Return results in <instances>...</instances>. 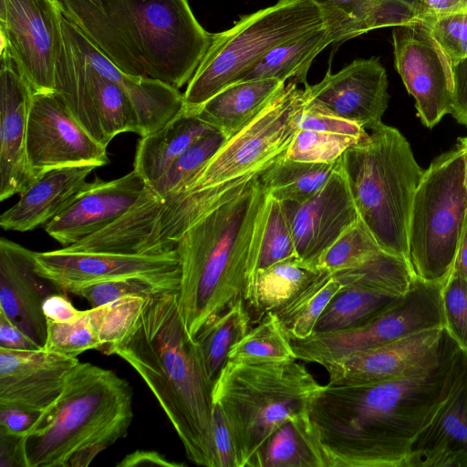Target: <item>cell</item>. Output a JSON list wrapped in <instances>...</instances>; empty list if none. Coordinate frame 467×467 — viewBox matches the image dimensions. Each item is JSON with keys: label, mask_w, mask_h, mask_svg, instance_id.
<instances>
[{"label": "cell", "mask_w": 467, "mask_h": 467, "mask_svg": "<svg viewBox=\"0 0 467 467\" xmlns=\"http://www.w3.org/2000/svg\"><path fill=\"white\" fill-rule=\"evenodd\" d=\"M459 354L447 336L440 359L411 375L320 385L306 414L327 467H407L414 443L448 395Z\"/></svg>", "instance_id": "6da1fadb"}, {"label": "cell", "mask_w": 467, "mask_h": 467, "mask_svg": "<svg viewBox=\"0 0 467 467\" xmlns=\"http://www.w3.org/2000/svg\"><path fill=\"white\" fill-rule=\"evenodd\" d=\"M307 98L305 87L287 82L253 120L223 142L177 196L161 201L146 185L128 211L137 248L150 254L175 250L192 224L242 193L284 157Z\"/></svg>", "instance_id": "7a4b0ae2"}, {"label": "cell", "mask_w": 467, "mask_h": 467, "mask_svg": "<svg viewBox=\"0 0 467 467\" xmlns=\"http://www.w3.org/2000/svg\"><path fill=\"white\" fill-rule=\"evenodd\" d=\"M141 377L193 463L216 467L212 433L213 386L178 306V292L148 296L121 339L104 350Z\"/></svg>", "instance_id": "3957f363"}, {"label": "cell", "mask_w": 467, "mask_h": 467, "mask_svg": "<svg viewBox=\"0 0 467 467\" xmlns=\"http://www.w3.org/2000/svg\"><path fill=\"white\" fill-rule=\"evenodd\" d=\"M269 202L258 178L202 217L178 241V306L193 341L237 303H246L257 271Z\"/></svg>", "instance_id": "277c9868"}, {"label": "cell", "mask_w": 467, "mask_h": 467, "mask_svg": "<svg viewBox=\"0 0 467 467\" xmlns=\"http://www.w3.org/2000/svg\"><path fill=\"white\" fill-rule=\"evenodd\" d=\"M63 16L117 67L177 88L188 84L213 34L188 0H58Z\"/></svg>", "instance_id": "5b68a950"}, {"label": "cell", "mask_w": 467, "mask_h": 467, "mask_svg": "<svg viewBox=\"0 0 467 467\" xmlns=\"http://www.w3.org/2000/svg\"><path fill=\"white\" fill-rule=\"evenodd\" d=\"M130 383L110 369L79 362L60 395L23 437L27 467H86L129 432Z\"/></svg>", "instance_id": "8992f818"}, {"label": "cell", "mask_w": 467, "mask_h": 467, "mask_svg": "<svg viewBox=\"0 0 467 467\" xmlns=\"http://www.w3.org/2000/svg\"><path fill=\"white\" fill-rule=\"evenodd\" d=\"M339 160L359 219L382 250L407 261L412 202L425 171L409 141L382 122Z\"/></svg>", "instance_id": "52a82bcc"}, {"label": "cell", "mask_w": 467, "mask_h": 467, "mask_svg": "<svg viewBox=\"0 0 467 467\" xmlns=\"http://www.w3.org/2000/svg\"><path fill=\"white\" fill-rule=\"evenodd\" d=\"M320 384L297 359H228L213 387V402L230 426L236 467H252L270 434L306 410Z\"/></svg>", "instance_id": "ba28073f"}, {"label": "cell", "mask_w": 467, "mask_h": 467, "mask_svg": "<svg viewBox=\"0 0 467 467\" xmlns=\"http://www.w3.org/2000/svg\"><path fill=\"white\" fill-rule=\"evenodd\" d=\"M348 17L313 0H279L242 16L230 29L213 34L183 93L184 111L197 115L274 47Z\"/></svg>", "instance_id": "9c48e42d"}, {"label": "cell", "mask_w": 467, "mask_h": 467, "mask_svg": "<svg viewBox=\"0 0 467 467\" xmlns=\"http://www.w3.org/2000/svg\"><path fill=\"white\" fill-rule=\"evenodd\" d=\"M464 151L458 142L436 157L416 190L407 262L413 276L442 284L453 269L467 219Z\"/></svg>", "instance_id": "30bf717a"}, {"label": "cell", "mask_w": 467, "mask_h": 467, "mask_svg": "<svg viewBox=\"0 0 467 467\" xmlns=\"http://www.w3.org/2000/svg\"><path fill=\"white\" fill-rule=\"evenodd\" d=\"M441 285L413 276L405 295L373 318L350 328L291 339L296 359L324 367L415 333L443 328Z\"/></svg>", "instance_id": "8fae6325"}, {"label": "cell", "mask_w": 467, "mask_h": 467, "mask_svg": "<svg viewBox=\"0 0 467 467\" xmlns=\"http://www.w3.org/2000/svg\"><path fill=\"white\" fill-rule=\"evenodd\" d=\"M62 36L55 89L78 121L105 147L122 132L139 134L137 115L129 96L90 63L77 42L72 23L64 16Z\"/></svg>", "instance_id": "7c38bea8"}, {"label": "cell", "mask_w": 467, "mask_h": 467, "mask_svg": "<svg viewBox=\"0 0 467 467\" xmlns=\"http://www.w3.org/2000/svg\"><path fill=\"white\" fill-rule=\"evenodd\" d=\"M36 273L57 290H72L103 281L138 278L165 292H179L181 262L177 250L160 254L77 252L61 248L35 252Z\"/></svg>", "instance_id": "4fadbf2b"}, {"label": "cell", "mask_w": 467, "mask_h": 467, "mask_svg": "<svg viewBox=\"0 0 467 467\" xmlns=\"http://www.w3.org/2000/svg\"><path fill=\"white\" fill-rule=\"evenodd\" d=\"M106 150L78 121L57 91L33 94L26 154L36 179L62 167H102L109 161Z\"/></svg>", "instance_id": "5bb4252c"}, {"label": "cell", "mask_w": 467, "mask_h": 467, "mask_svg": "<svg viewBox=\"0 0 467 467\" xmlns=\"http://www.w3.org/2000/svg\"><path fill=\"white\" fill-rule=\"evenodd\" d=\"M62 17L58 0H0V36L34 93L56 90Z\"/></svg>", "instance_id": "9a60e30c"}, {"label": "cell", "mask_w": 467, "mask_h": 467, "mask_svg": "<svg viewBox=\"0 0 467 467\" xmlns=\"http://www.w3.org/2000/svg\"><path fill=\"white\" fill-rule=\"evenodd\" d=\"M392 44L395 67L415 99L421 122L431 129L451 112V62L420 20L394 26Z\"/></svg>", "instance_id": "2e32d148"}, {"label": "cell", "mask_w": 467, "mask_h": 467, "mask_svg": "<svg viewBox=\"0 0 467 467\" xmlns=\"http://www.w3.org/2000/svg\"><path fill=\"white\" fill-rule=\"evenodd\" d=\"M447 335L433 328L350 355L324 366L333 385L372 384L424 369L441 357Z\"/></svg>", "instance_id": "e0dca14e"}, {"label": "cell", "mask_w": 467, "mask_h": 467, "mask_svg": "<svg viewBox=\"0 0 467 467\" xmlns=\"http://www.w3.org/2000/svg\"><path fill=\"white\" fill-rule=\"evenodd\" d=\"M0 201L36 179L27 161L28 115L34 91L9 50L0 52Z\"/></svg>", "instance_id": "ac0fdd59"}, {"label": "cell", "mask_w": 467, "mask_h": 467, "mask_svg": "<svg viewBox=\"0 0 467 467\" xmlns=\"http://www.w3.org/2000/svg\"><path fill=\"white\" fill-rule=\"evenodd\" d=\"M299 258L312 265L359 215L339 160L326 184L303 203L283 202Z\"/></svg>", "instance_id": "d6986e66"}, {"label": "cell", "mask_w": 467, "mask_h": 467, "mask_svg": "<svg viewBox=\"0 0 467 467\" xmlns=\"http://www.w3.org/2000/svg\"><path fill=\"white\" fill-rule=\"evenodd\" d=\"M135 171L111 181L96 178L84 186L44 230L62 247L103 229L126 213L146 186Z\"/></svg>", "instance_id": "ffe728a7"}, {"label": "cell", "mask_w": 467, "mask_h": 467, "mask_svg": "<svg viewBox=\"0 0 467 467\" xmlns=\"http://www.w3.org/2000/svg\"><path fill=\"white\" fill-rule=\"evenodd\" d=\"M78 363L44 348H0V407L41 412L60 395Z\"/></svg>", "instance_id": "44dd1931"}, {"label": "cell", "mask_w": 467, "mask_h": 467, "mask_svg": "<svg viewBox=\"0 0 467 467\" xmlns=\"http://www.w3.org/2000/svg\"><path fill=\"white\" fill-rule=\"evenodd\" d=\"M309 96L339 117L374 130L389 103L388 76L378 57L356 59L321 81L304 85Z\"/></svg>", "instance_id": "7402d4cb"}, {"label": "cell", "mask_w": 467, "mask_h": 467, "mask_svg": "<svg viewBox=\"0 0 467 467\" xmlns=\"http://www.w3.org/2000/svg\"><path fill=\"white\" fill-rule=\"evenodd\" d=\"M54 291L35 268V252L0 239V313L41 348L47 339L43 302Z\"/></svg>", "instance_id": "603a6c76"}, {"label": "cell", "mask_w": 467, "mask_h": 467, "mask_svg": "<svg viewBox=\"0 0 467 467\" xmlns=\"http://www.w3.org/2000/svg\"><path fill=\"white\" fill-rule=\"evenodd\" d=\"M407 467H467V356L461 349L448 395L414 443Z\"/></svg>", "instance_id": "cb8c5ba5"}, {"label": "cell", "mask_w": 467, "mask_h": 467, "mask_svg": "<svg viewBox=\"0 0 467 467\" xmlns=\"http://www.w3.org/2000/svg\"><path fill=\"white\" fill-rule=\"evenodd\" d=\"M72 25L77 42L87 58L100 73L116 81L129 96L137 115L140 137L161 130L183 109V93L179 88L121 71Z\"/></svg>", "instance_id": "d4e9b609"}, {"label": "cell", "mask_w": 467, "mask_h": 467, "mask_svg": "<svg viewBox=\"0 0 467 467\" xmlns=\"http://www.w3.org/2000/svg\"><path fill=\"white\" fill-rule=\"evenodd\" d=\"M94 166H67L48 171L22 193L0 217L6 231H32L54 219L87 182Z\"/></svg>", "instance_id": "484cf974"}, {"label": "cell", "mask_w": 467, "mask_h": 467, "mask_svg": "<svg viewBox=\"0 0 467 467\" xmlns=\"http://www.w3.org/2000/svg\"><path fill=\"white\" fill-rule=\"evenodd\" d=\"M215 131L216 128L182 109L161 130L140 138L133 170L146 183H150L162 176L192 145Z\"/></svg>", "instance_id": "4316f807"}, {"label": "cell", "mask_w": 467, "mask_h": 467, "mask_svg": "<svg viewBox=\"0 0 467 467\" xmlns=\"http://www.w3.org/2000/svg\"><path fill=\"white\" fill-rule=\"evenodd\" d=\"M347 20L335 22L274 47L235 83L275 78L285 83L306 84V74L314 58L327 46L343 41L342 28Z\"/></svg>", "instance_id": "83f0119b"}, {"label": "cell", "mask_w": 467, "mask_h": 467, "mask_svg": "<svg viewBox=\"0 0 467 467\" xmlns=\"http://www.w3.org/2000/svg\"><path fill=\"white\" fill-rule=\"evenodd\" d=\"M285 84L275 78L234 83L209 99L197 116L229 139L253 120Z\"/></svg>", "instance_id": "f1b7e54d"}, {"label": "cell", "mask_w": 467, "mask_h": 467, "mask_svg": "<svg viewBox=\"0 0 467 467\" xmlns=\"http://www.w3.org/2000/svg\"><path fill=\"white\" fill-rule=\"evenodd\" d=\"M252 467H327L306 410L286 419L270 434Z\"/></svg>", "instance_id": "f546056e"}, {"label": "cell", "mask_w": 467, "mask_h": 467, "mask_svg": "<svg viewBox=\"0 0 467 467\" xmlns=\"http://www.w3.org/2000/svg\"><path fill=\"white\" fill-rule=\"evenodd\" d=\"M323 272L298 256L257 270L246 298L251 318L254 316L258 321L266 313L275 311Z\"/></svg>", "instance_id": "4dcf8cb0"}, {"label": "cell", "mask_w": 467, "mask_h": 467, "mask_svg": "<svg viewBox=\"0 0 467 467\" xmlns=\"http://www.w3.org/2000/svg\"><path fill=\"white\" fill-rule=\"evenodd\" d=\"M333 162H306L285 156L267 168L259 181L269 195L282 202L303 203L313 197L338 167Z\"/></svg>", "instance_id": "1f68e13d"}, {"label": "cell", "mask_w": 467, "mask_h": 467, "mask_svg": "<svg viewBox=\"0 0 467 467\" xmlns=\"http://www.w3.org/2000/svg\"><path fill=\"white\" fill-rule=\"evenodd\" d=\"M401 296L361 286L342 287L323 311L314 332L342 330L358 326L389 307Z\"/></svg>", "instance_id": "d6a6232c"}, {"label": "cell", "mask_w": 467, "mask_h": 467, "mask_svg": "<svg viewBox=\"0 0 467 467\" xmlns=\"http://www.w3.org/2000/svg\"><path fill=\"white\" fill-rule=\"evenodd\" d=\"M251 320L245 301H240L196 337L194 342L205 375L213 387L229 359L231 348L249 330Z\"/></svg>", "instance_id": "836d02e7"}, {"label": "cell", "mask_w": 467, "mask_h": 467, "mask_svg": "<svg viewBox=\"0 0 467 467\" xmlns=\"http://www.w3.org/2000/svg\"><path fill=\"white\" fill-rule=\"evenodd\" d=\"M342 287L325 271L274 313L291 339L306 338L314 333L318 318Z\"/></svg>", "instance_id": "e575fe53"}, {"label": "cell", "mask_w": 467, "mask_h": 467, "mask_svg": "<svg viewBox=\"0 0 467 467\" xmlns=\"http://www.w3.org/2000/svg\"><path fill=\"white\" fill-rule=\"evenodd\" d=\"M232 360L296 359L291 337L274 312L264 315L256 325L231 348Z\"/></svg>", "instance_id": "d590c367"}, {"label": "cell", "mask_w": 467, "mask_h": 467, "mask_svg": "<svg viewBox=\"0 0 467 467\" xmlns=\"http://www.w3.org/2000/svg\"><path fill=\"white\" fill-rule=\"evenodd\" d=\"M420 3L416 0H363L343 25V40L368 31L398 26L418 21Z\"/></svg>", "instance_id": "8d00e7d4"}, {"label": "cell", "mask_w": 467, "mask_h": 467, "mask_svg": "<svg viewBox=\"0 0 467 467\" xmlns=\"http://www.w3.org/2000/svg\"><path fill=\"white\" fill-rule=\"evenodd\" d=\"M226 140L219 130L202 138L186 150L162 176L147 185L161 201L177 196Z\"/></svg>", "instance_id": "74e56055"}, {"label": "cell", "mask_w": 467, "mask_h": 467, "mask_svg": "<svg viewBox=\"0 0 467 467\" xmlns=\"http://www.w3.org/2000/svg\"><path fill=\"white\" fill-rule=\"evenodd\" d=\"M380 250L359 219L317 258L314 265L333 275L359 265Z\"/></svg>", "instance_id": "f35d334b"}, {"label": "cell", "mask_w": 467, "mask_h": 467, "mask_svg": "<svg viewBox=\"0 0 467 467\" xmlns=\"http://www.w3.org/2000/svg\"><path fill=\"white\" fill-rule=\"evenodd\" d=\"M102 348L98 327L90 316L89 309L69 322H53L47 320V339L44 349L69 358Z\"/></svg>", "instance_id": "ab89813d"}, {"label": "cell", "mask_w": 467, "mask_h": 467, "mask_svg": "<svg viewBox=\"0 0 467 467\" xmlns=\"http://www.w3.org/2000/svg\"><path fill=\"white\" fill-rule=\"evenodd\" d=\"M363 140L351 135L298 129L285 157L306 162H333Z\"/></svg>", "instance_id": "60d3db41"}, {"label": "cell", "mask_w": 467, "mask_h": 467, "mask_svg": "<svg viewBox=\"0 0 467 467\" xmlns=\"http://www.w3.org/2000/svg\"><path fill=\"white\" fill-rule=\"evenodd\" d=\"M295 256L298 255L284 203L270 196L257 270Z\"/></svg>", "instance_id": "b9f144b4"}, {"label": "cell", "mask_w": 467, "mask_h": 467, "mask_svg": "<svg viewBox=\"0 0 467 467\" xmlns=\"http://www.w3.org/2000/svg\"><path fill=\"white\" fill-rule=\"evenodd\" d=\"M146 297L129 295L114 302L89 309L90 316L98 327L102 352L122 338L138 317Z\"/></svg>", "instance_id": "7bdbcfd3"}, {"label": "cell", "mask_w": 467, "mask_h": 467, "mask_svg": "<svg viewBox=\"0 0 467 467\" xmlns=\"http://www.w3.org/2000/svg\"><path fill=\"white\" fill-rule=\"evenodd\" d=\"M443 329L467 356V281L452 269L441 285Z\"/></svg>", "instance_id": "ee69618b"}, {"label": "cell", "mask_w": 467, "mask_h": 467, "mask_svg": "<svg viewBox=\"0 0 467 467\" xmlns=\"http://www.w3.org/2000/svg\"><path fill=\"white\" fill-rule=\"evenodd\" d=\"M451 65L467 58V9L420 16Z\"/></svg>", "instance_id": "f6af8a7d"}, {"label": "cell", "mask_w": 467, "mask_h": 467, "mask_svg": "<svg viewBox=\"0 0 467 467\" xmlns=\"http://www.w3.org/2000/svg\"><path fill=\"white\" fill-rule=\"evenodd\" d=\"M158 292L165 291L141 279L120 278L87 285L70 293L85 298L92 307H97L129 295L148 296Z\"/></svg>", "instance_id": "bcb514c9"}, {"label": "cell", "mask_w": 467, "mask_h": 467, "mask_svg": "<svg viewBox=\"0 0 467 467\" xmlns=\"http://www.w3.org/2000/svg\"><path fill=\"white\" fill-rule=\"evenodd\" d=\"M298 129L351 135L360 139H366L368 136L363 127L339 117L327 107L312 99L309 94L298 119Z\"/></svg>", "instance_id": "7dc6e473"}, {"label": "cell", "mask_w": 467, "mask_h": 467, "mask_svg": "<svg viewBox=\"0 0 467 467\" xmlns=\"http://www.w3.org/2000/svg\"><path fill=\"white\" fill-rule=\"evenodd\" d=\"M212 433L216 467H236L233 434L222 409L215 403L213 407Z\"/></svg>", "instance_id": "c3c4849f"}, {"label": "cell", "mask_w": 467, "mask_h": 467, "mask_svg": "<svg viewBox=\"0 0 467 467\" xmlns=\"http://www.w3.org/2000/svg\"><path fill=\"white\" fill-rule=\"evenodd\" d=\"M451 66L453 100L451 114L459 123L467 127V58L459 60Z\"/></svg>", "instance_id": "681fc988"}, {"label": "cell", "mask_w": 467, "mask_h": 467, "mask_svg": "<svg viewBox=\"0 0 467 467\" xmlns=\"http://www.w3.org/2000/svg\"><path fill=\"white\" fill-rule=\"evenodd\" d=\"M0 428V467H27L23 437Z\"/></svg>", "instance_id": "f907efd6"}, {"label": "cell", "mask_w": 467, "mask_h": 467, "mask_svg": "<svg viewBox=\"0 0 467 467\" xmlns=\"http://www.w3.org/2000/svg\"><path fill=\"white\" fill-rule=\"evenodd\" d=\"M42 308L47 320L59 323L76 320L84 313L77 309L65 295L56 292L44 300Z\"/></svg>", "instance_id": "816d5d0a"}, {"label": "cell", "mask_w": 467, "mask_h": 467, "mask_svg": "<svg viewBox=\"0 0 467 467\" xmlns=\"http://www.w3.org/2000/svg\"><path fill=\"white\" fill-rule=\"evenodd\" d=\"M0 348L13 350L41 348L0 313Z\"/></svg>", "instance_id": "f5cc1de1"}, {"label": "cell", "mask_w": 467, "mask_h": 467, "mask_svg": "<svg viewBox=\"0 0 467 467\" xmlns=\"http://www.w3.org/2000/svg\"><path fill=\"white\" fill-rule=\"evenodd\" d=\"M37 416V412L13 407H0V428L13 433L25 434Z\"/></svg>", "instance_id": "db71d44e"}, {"label": "cell", "mask_w": 467, "mask_h": 467, "mask_svg": "<svg viewBox=\"0 0 467 467\" xmlns=\"http://www.w3.org/2000/svg\"><path fill=\"white\" fill-rule=\"evenodd\" d=\"M140 465H158L165 467L185 466L183 462L168 460L161 452L149 450H136L127 454L116 464L117 467H136Z\"/></svg>", "instance_id": "11a10c76"}, {"label": "cell", "mask_w": 467, "mask_h": 467, "mask_svg": "<svg viewBox=\"0 0 467 467\" xmlns=\"http://www.w3.org/2000/svg\"><path fill=\"white\" fill-rule=\"evenodd\" d=\"M464 9H467V0H424L420 4L419 18Z\"/></svg>", "instance_id": "9f6ffc18"}, {"label": "cell", "mask_w": 467, "mask_h": 467, "mask_svg": "<svg viewBox=\"0 0 467 467\" xmlns=\"http://www.w3.org/2000/svg\"><path fill=\"white\" fill-rule=\"evenodd\" d=\"M453 270L459 273L467 281V219L459 244Z\"/></svg>", "instance_id": "6f0895ef"}, {"label": "cell", "mask_w": 467, "mask_h": 467, "mask_svg": "<svg viewBox=\"0 0 467 467\" xmlns=\"http://www.w3.org/2000/svg\"><path fill=\"white\" fill-rule=\"evenodd\" d=\"M320 5L348 15L363 0H313Z\"/></svg>", "instance_id": "680465c9"}, {"label": "cell", "mask_w": 467, "mask_h": 467, "mask_svg": "<svg viewBox=\"0 0 467 467\" xmlns=\"http://www.w3.org/2000/svg\"><path fill=\"white\" fill-rule=\"evenodd\" d=\"M458 142L462 145L464 151V166H465V175H464V184L467 192V138H460Z\"/></svg>", "instance_id": "91938a15"}, {"label": "cell", "mask_w": 467, "mask_h": 467, "mask_svg": "<svg viewBox=\"0 0 467 467\" xmlns=\"http://www.w3.org/2000/svg\"><path fill=\"white\" fill-rule=\"evenodd\" d=\"M420 3V5L424 1V0H416Z\"/></svg>", "instance_id": "94428289"}]
</instances>
